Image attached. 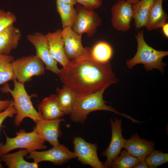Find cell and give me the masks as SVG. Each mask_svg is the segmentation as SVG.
I'll return each mask as SVG.
<instances>
[{
	"mask_svg": "<svg viewBox=\"0 0 168 168\" xmlns=\"http://www.w3.org/2000/svg\"><path fill=\"white\" fill-rule=\"evenodd\" d=\"M11 103V100H2L0 99V113L6 109Z\"/></svg>",
	"mask_w": 168,
	"mask_h": 168,
	"instance_id": "31",
	"label": "cell"
},
{
	"mask_svg": "<svg viewBox=\"0 0 168 168\" xmlns=\"http://www.w3.org/2000/svg\"><path fill=\"white\" fill-rule=\"evenodd\" d=\"M39 111L43 119H59L64 115L58 103L56 94L43 99L38 106Z\"/></svg>",
	"mask_w": 168,
	"mask_h": 168,
	"instance_id": "19",
	"label": "cell"
},
{
	"mask_svg": "<svg viewBox=\"0 0 168 168\" xmlns=\"http://www.w3.org/2000/svg\"><path fill=\"white\" fill-rule=\"evenodd\" d=\"M12 81L14 88L12 89L7 84L1 88L3 93H9L13 98L14 107L16 111L14 123L19 126L23 119L28 118L34 121L43 119L41 115L34 108L31 100V96H30L25 88L24 84L20 83L14 78Z\"/></svg>",
	"mask_w": 168,
	"mask_h": 168,
	"instance_id": "4",
	"label": "cell"
},
{
	"mask_svg": "<svg viewBox=\"0 0 168 168\" xmlns=\"http://www.w3.org/2000/svg\"><path fill=\"white\" fill-rule=\"evenodd\" d=\"M27 39L35 47V55L43 63L45 69L58 75L60 69L58 67L57 62L50 54L45 35L36 32L28 35Z\"/></svg>",
	"mask_w": 168,
	"mask_h": 168,
	"instance_id": "10",
	"label": "cell"
},
{
	"mask_svg": "<svg viewBox=\"0 0 168 168\" xmlns=\"http://www.w3.org/2000/svg\"><path fill=\"white\" fill-rule=\"evenodd\" d=\"M163 33L165 36L166 37L168 38V23H166L164 24L161 27Z\"/></svg>",
	"mask_w": 168,
	"mask_h": 168,
	"instance_id": "33",
	"label": "cell"
},
{
	"mask_svg": "<svg viewBox=\"0 0 168 168\" xmlns=\"http://www.w3.org/2000/svg\"><path fill=\"white\" fill-rule=\"evenodd\" d=\"M56 1L62 2L72 5L74 6L76 5L77 4L75 0H56Z\"/></svg>",
	"mask_w": 168,
	"mask_h": 168,
	"instance_id": "34",
	"label": "cell"
},
{
	"mask_svg": "<svg viewBox=\"0 0 168 168\" xmlns=\"http://www.w3.org/2000/svg\"><path fill=\"white\" fill-rule=\"evenodd\" d=\"M77 3L81 4L84 7L94 10L100 7L102 4V0H75Z\"/></svg>",
	"mask_w": 168,
	"mask_h": 168,
	"instance_id": "30",
	"label": "cell"
},
{
	"mask_svg": "<svg viewBox=\"0 0 168 168\" xmlns=\"http://www.w3.org/2000/svg\"><path fill=\"white\" fill-rule=\"evenodd\" d=\"M139 0H126V1L128 3L132 4H133L137 2Z\"/></svg>",
	"mask_w": 168,
	"mask_h": 168,
	"instance_id": "35",
	"label": "cell"
},
{
	"mask_svg": "<svg viewBox=\"0 0 168 168\" xmlns=\"http://www.w3.org/2000/svg\"><path fill=\"white\" fill-rule=\"evenodd\" d=\"M117 0V1H118V0Z\"/></svg>",
	"mask_w": 168,
	"mask_h": 168,
	"instance_id": "36",
	"label": "cell"
},
{
	"mask_svg": "<svg viewBox=\"0 0 168 168\" xmlns=\"http://www.w3.org/2000/svg\"><path fill=\"white\" fill-rule=\"evenodd\" d=\"M16 16L10 12L0 9V32L16 22Z\"/></svg>",
	"mask_w": 168,
	"mask_h": 168,
	"instance_id": "28",
	"label": "cell"
},
{
	"mask_svg": "<svg viewBox=\"0 0 168 168\" xmlns=\"http://www.w3.org/2000/svg\"><path fill=\"white\" fill-rule=\"evenodd\" d=\"M140 162L137 158L132 156L125 149L121 151L118 156L112 162L110 167L131 168Z\"/></svg>",
	"mask_w": 168,
	"mask_h": 168,
	"instance_id": "26",
	"label": "cell"
},
{
	"mask_svg": "<svg viewBox=\"0 0 168 168\" xmlns=\"http://www.w3.org/2000/svg\"><path fill=\"white\" fill-rule=\"evenodd\" d=\"M14 60L11 55L0 54V85L14 79L12 66Z\"/></svg>",
	"mask_w": 168,
	"mask_h": 168,
	"instance_id": "25",
	"label": "cell"
},
{
	"mask_svg": "<svg viewBox=\"0 0 168 168\" xmlns=\"http://www.w3.org/2000/svg\"><path fill=\"white\" fill-rule=\"evenodd\" d=\"M76 8L77 15L72 28L80 35L85 33L91 37L100 25L101 18L94 10L88 9L80 4H78Z\"/></svg>",
	"mask_w": 168,
	"mask_h": 168,
	"instance_id": "7",
	"label": "cell"
},
{
	"mask_svg": "<svg viewBox=\"0 0 168 168\" xmlns=\"http://www.w3.org/2000/svg\"><path fill=\"white\" fill-rule=\"evenodd\" d=\"M110 123L112 133L111 141L108 147L101 153L106 157V161L103 164L105 168H110L112 162L124 148L125 140L122 134V120L115 118L114 120L111 119Z\"/></svg>",
	"mask_w": 168,
	"mask_h": 168,
	"instance_id": "12",
	"label": "cell"
},
{
	"mask_svg": "<svg viewBox=\"0 0 168 168\" xmlns=\"http://www.w3.org/2000/svg\"><path fill=\"white\" fill-rule=\"evenodd\" d=\"M63 121L64 119L61 118L50 120L43 119L35 122V126L33 130L42 139L53 147L57 146L60 144L58 138L61 135L60 124Z\"/></svg>",
	"mask_w": 168,
	"mask_h": 168,
	"instance_id": "14",
	"label": "cell"
},
{
	"mask_svg": "<svg viewBox=\"0 0 168 168\" xmlns=\"http://www.w3.org/2000/svg\"><path fill=\"white\" fill-rule=\"evenodd\" d=\"M27 158L32 159L33 162L38 164L43 161H49L55 165H59L76 157L73 152L70 151L64 145L60 144L48 150L30 152Z\"/></svg>",
	"mask_w": 168,
	"mask_h": 168,
	"instance_id": "8",
	"label": "cell"
},
{
	"mask_svg": "<svg viewBox=\"0 0 168 168\" xmlns=\"http://www.w3.org/2000/svg\"><path fill=\"white\" fill-rule=\"evenodd\" d=\"M62 83L78 95H86L117 83L118 79L109 62L101 63L86 54L70 61L60 69L58 75Z\"/></svg>",
	"mask_w": 168,
	"mask_h": 168,
	"instance_id": "1",
	"label": "cell"
},
{
	"mask_svg": "<svg viewBox=\"0 0 168 168\" xmlns=\"http://www.w3.org/2000/svg\"><path fill=\"white\" fill-rule=\"evenodd\" d=\"M107 88L104 87L87 94H77L69 114L71 120L75 123H83L91 112L101 110L113 112L130 120L133 123H139L140 121L130 116L120 113L113 107L106 105L103 98V95Z\"/></svg>",
	"mask_w": 168,
	"mask_h": 168,
	"instance_id": "2",
	"label": "cell"
},
{
	"mask_svg": "<svg viewBox=\"0 0 168 168\" xmlns=\"http://www.w3.org/2000/svg\"><path fill=\"white\" fill-rule=\"evenodd\" d=\"M155 143L140 138L137 133L125 139L124 148L140 162L145 161L146 157L155 149Z\"/></svg>",
	"mask_w": 168,
	"mask_h": 168,
	"instance_id": "15",
	"label": "cell"
},
{
	"mask_svg": "<svg viewBox=\"0 0 168 168\" xmlns=\"http://www.w3.org/2000/svg\"><path fill=\"white\" fill-rule=\"evenodd\" d=\"M148 168H156L168 162V154L154 150L146 158Z\"/></svg>",
	"mask_w": 168,
	"mask_h": 168,
	"instance_id": "27",
	"label": "cell"
},
{
	"mask_svg": "<svg viewBox=\"0 0 168 168\" xmlns=\"http://www.w3.org/2000/svg\"><path fill=\"white\" fill-rule=\"evenodd\" d=\"M77 95L76 92L64 85L61 88L57 89V99L64 115L70 114Z\"/></svg>",
	"mask_w": 168,
	"mask_h": 168,
	"instance_id": "23",
	"label": "cell"
},
{
	"mask_svg": "<svg viewBox=\"0 0 168 168\" xmlns=\"http://www.w3.org/2000/svg\"><path fill=\"white\" fill-rule=\"evenodd\" d=\"M137 42V49L134 57L127 60L126 64L129 69L138 64H143L146 71L156 69L163 73L166 63L162 61L163 58L168 55V51L157 50L148 45L144 37V31L141 30L135 35Z\"/></svg>",
	"mask_w": 168,
	"mask_h": 168,
	"instance_id": "3",
	"label": "cell"
},
{
	"mask_svg": "<svg viewBox=\"0 0 168 168\" xmlns=\"http://www.w3.org/2000/svg\"><path fill=\"white\" fill-rule=\"evenodd\" d=\"M89 54L96 61L101 63L109 62L113 54V49L108 42L103 40L96 42L91 48H89Z\"/></svg>",
	"mask_w": 168,
	"mask_h": 168,
	"instance_id": "22",
	"label": "cell"
},
{
	"mask_svg": "<svg viewBox=\"0 0 168 168\" xmlns=\"http://www.w3.org/2000/svg\"><path fill=\"white\" fill-rule=\"evenodd\" d=\"M111 12V24L115 29L123 32L130 29L133 17L132 4L119 0L112 7Z\"/></svg>",
	"mask_w": 168,
	"mask_h": 168,
	"instance_id": "11",
	"label": "cell"
},
{
	"mask_svg": "<svg viewBox=\"0 0 168 168\" xmlns=\"http://www.w3.org/2000/svg\"><path fill=\"white\" fill-rule=\"evenodd\" d=\"M155 0H139L132 4L133 20L136 29L145 27L148 16Z\"/></svg>",
	"mask_w": 168,
	"mask_h": 168,
	"instance_id": "21",
	"label": "cell"
},
{
	"mask_svg": "<svg viewBox=\"0 0 168 168\" xmlns=\"http://www.w3.org/2000/svg\"><path fill=\"white\" fill-rule=\"evenodd\" d=\"M163 0H155L149 13L145 27L148 31L161 28L167 23L168 15L162 7Z\"/></svg>",
	"mask_w": 168,
	"mask_h": 168,
	"instance_id": "18",
	"label": "cell"
},
{
	"mask_svg": "<svg viewBox=\"0 0 168 168\" xmlns=\"http://www.w3.org/2000/svg\"><path fill=\"white\" fill-rule=\"evenodd\" d=\"M61 30L59 29L54 32H49L45 35L51 56L63 67H64L68 65L70 61L65 53Z\"/></svg>",
	"mask_w": 168,
	"mask_h": 168,
	"instance_id": "16",
	"label": "cell"
},
{
	"mask_svg": "<svg viewBox=\"0 0 168 168\" xmlns=\"http://www.w3.org/2000/svg\"><path fill=\"white\" fill-rule=\"evenodd\" d=\"M61 34L63 42L65 53L70 61L88 52L89 48H84L82 45V35L76 32L72 28L68 27L63 29Z\"/></svg>",
	"mask_w": 168,
	"mask_h": 168,
	"instance_id": "13",
	"label": "cell"
},
{
	"mask_svg": "<svg viewBox=\"0 0 168 168\" xmlns=\"http://www.w3.org/2000/svg\"><path fill=\"white\" fill-rule=\"evenodd\" d=\"M21 37L20 30L14 25L0 32V54H9L17 47Z\"/></svg>",
	"mask_w": 168,
	"mask_h": 168,
	"instance_id": "17",
	"label": "cell"
},
{
	"mask_svg": "<svg viewBox=\"0 0 168 168\" xmlns=\"http://www.w3.org/2000/svg\"><path fill=\"white\" fill-rule=\"evenodd\" d=\"M56 7L61 18L63 29L72 28L77 15V11L74 5L56 1Z\"/></svg>",
	"mask_w": 168,
	"mask_h": 168,
	"instance_id": "24",
	"label": "cell"
},
{
	"mask_svg": "<svg viewBox=\"0 0 168 168\" xmlns=\"http://www.w3.org/2000/svg\"><path fill=\"white\" fill-rule=\"evenodd\" d=\"M16 114V111L14 107L13 100H11V103L9 107L5 110L0 113V129L2 123L7 118H12ZM0 161V168H3Z\"/></svg>",
	"mask_w": 168,
	"mask_h": 168,
	"instance_id": "29",
	"label": "cell"
},
{
	"mask_svg": "<svg viewBox=\"0 0 168 168\" xmlns=\"http://www.w3.org/2000/svg\"><path fill=\"white\" fill-rule=\"evenodd\" d=\"M74 153L76 158L84 165L94 168H104L103 164L99 159L97 153L98 148L96 144L86 141L80 137L74 138L73 141Z\"/></svg>",
	"mask_w": 168,
	"mask_h": 168,
	"instance_id": "9",
	"label": "cell"
},
{
	"mask_svg": "<svg viewBox=\"0 0 168 168\" xmlns=\"http://www.w3.org/2000/svg\"><path fill=\"white\" fill-rule=\"evenodd\" d=\"M12 66L14 78L23 84L34 76L43 75L45 69L43 63L35 55L14 60Z\"/></svg>",
	"mask_w": 168,
	"mask_h": 168,
	"instance_id": "6",
	"label": "cell"
},
{
	"mask_svg": "<svg viewBox=\"0 0 168 168\" xmlns=\"http://www.w3.org/2000/svg\"><path fill=\"white\" fill-rule=\"evenodd\" d=\"M26 149L20 150L12 153H6L0 155V161L5 163L9 168H38V163L30 162L26 161L24 158L29 154Z\"/></svg>",
	"mask_w": 168,
	"mask_h": 168,
	"instance_id": "20",
	"label": "cell"
},
{
	"mask_svg": "<svg viewBox=\"0 0 168 168\" xmlns=\"http://www.w3.org/2000/svg\"><path fill=\"white\" fill-rule=\"evenodd\" d=\"M16 134L15 137L10 138L5 133L6 141L5 143H0V155L18 148L26 149L30 152L47 148L45 145V141L34 130L27 132L24 129H21Z\"/></svg>",
	"mask_w": 168,
	"mask_h": 168,
	"instance_id": "5",
	"label": "cell"
},
{
	"mask_svg": "<svg viewBox=\"0 0 168 168\" xmlns=\"http://www.w3.org/2000/svg\"><path fill=\"white\" fill-rule=\"evenodd\" d=\"M134 168H147L148 166L145 161L143 162H139L134 166Z\"/></svg>",
	"mask_w": 168,
	"mask_h": 168,
	"instance_id": "32",
	"label": "cell"
}]
</instances>
